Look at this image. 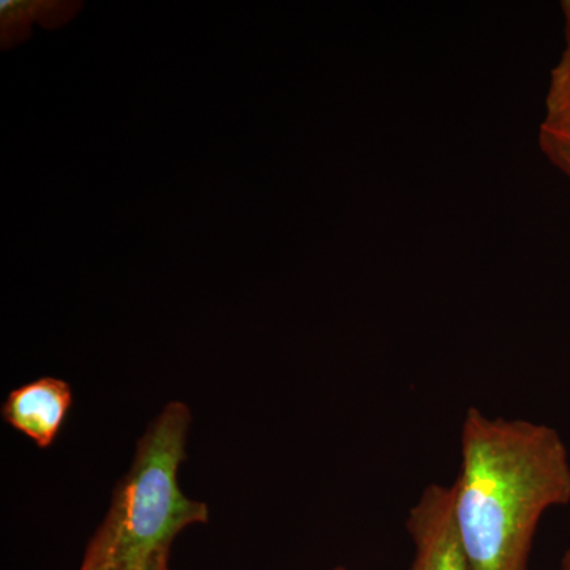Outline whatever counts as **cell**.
<instances>
[{
    "label": "cell",
    "instance_id": "10",
    "mask_svg": "<svg viewBox=\"0 0 570 570\" xmlns=\"http://www.w3.org/2000/svg\"><path fill=\"white\" fill-rule=\"evenodd\" d=\"M332 570H348V569H346V568H343V566H337V568H335V569H332Z\"/></svg>",
    "mask_w": 570,
    "mask_h": 570
},
{
    "label": "cell",
    "instance_id": "4",
    "mask_svg": "<svg viewBox=\"0 0 570 570\" xmlns=\"http://www.w3.org/2000/svg\"><path fill=\"white\" fill-rule=\"evenodd\" d=\"M70 385L58 377H40L14 389L2 406V417L14 430L48 449L71 407Z\"/></svg>",
    "mask_w": 570,
    "mask_h": 570
},
{
    "label": "cell",
    "instance_id": "1",
    "mask_svg": "<svg viewBox=\"0 0 570 570\" xmlns=\"http://www.w3.org/2000/svg\"><path fill=\"white\" fill-rule=\"evenodd\" d=\"M453 489L471 569L528 570L543 513L570 502L568 448L553 428L469 407Z\"/></svg>",
    "mask_w": 570,
    "mask_h": 570
},
{
    "label": "cell",
    "instance_id": "6",
    "mask_svg": "<svg viewBox=\"0 0 570 570\" xmlns=\"http://www.w3.org/2000/svg\"><path fill=\"white\" fill-rule=\"evenodd\" d=\"M540 127L570 135V58L568 56H562L558 66L551 70L546 99V118Z\"/></svg>",
    "mask_w": 570,
    "mask_h": 570
},
{
    "label": "cell",
    "instance_id": "5",
    "mask_svg": "<svg viewBox=\"0 0 570 570\" xmlns=\"http://www.w3.org/2000/svg\"><path fill=\"white\" fill-rule=\"evenodd\" d=\"M78 9L69 2H37V0H2L0 2V18H2L3 48L13 47L29 33V24L40 18L41 24L47 20H59L55 13Z\"/></svg>",
    "mask_w": 570,
    "mask_h": 570
},
{
    "label": "cell",
    "instance_id": "3",
    "mask_svg": "<svg viewBox=\"0 0 570 570\" xmlns=\"http://www.w3.org/2000/svg\"><path fill=\"white\" fill-rule=\"evenodd\" d=\"M415 554L407 570H472L455 520V489L428 485L407 517Z\"/></svg>",
    "mask_w": 570,
    "mask_h": 570
},
{
    "label": "cell",
    "instance_id": "7",
    "mask_svg": "<svg viewBox=\"0 0 570 570\" xmlns=\"http://www.w3.org/2000/svg\"><path fill=\"white\" fill-rule=\"evenodd\" d=\"M539 146L547 159L570 179V135L540 127Z\"/></svg>",
    "mask_w": 570,
    "mask_h": 570
},
{
    "label": "cell",
    "instance_id": "2",
    "mask_svg": "<svg viewBox=\"0 0 570 570\" xmlns=\"http://www.w3.org/2000/svg\"><path fill=\"white\" fill-rule=\"evenodd\" d=\"M190 423L193 412L183 401L165 404L149 423L78 570H168L175 539L208 523V505L179 487Z\"/></svg>",
    "mask_w": 570,
    "mask_h": 570
},
{
    "label": "cell",
    "instance_id": "8",
    "mask_svg": "<svg viewBox=\"0 0 570 570\" xmlns=\"http://www.w3.org/2000/svg\"><path fill=\"white\" fill-rule=\"evenodd\" d=\"M562 13H564L566 22V51L562 56L570 58V0L561 3Z\"/></svg>",
    "mask_w": 570,
    "mask_h": 570
},
{
    "label": "cell",
    "instance_id": "9",
    "mask_svg": "<svg viewBox=\"0 0 570 570\" xmlns=\"http://www.w3.org/2000/svg\"><path fill=\"white\" fill-rule=\"evenodd\" d=\"M561 570H570V549L566 551L564 558H562Z\"/></svg>",
    "mask_w": 570,
    "mask_h": 570
}]
</instances>
